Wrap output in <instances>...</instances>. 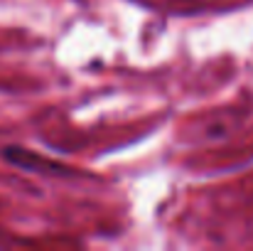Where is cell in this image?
I'll list each match as a JSON object with an SVG mask.
<instances>
[{"label": "cell", "mask_w": 253, "mask_h": 251, "mask_svg": "<svg viewBox=\"0 0 253 251\" xmlns=\"http://www.w3.org/2000/svg\"><path fill=\"white\" fill-rule=\"evenodd\" d=\"M2 158L15 167H25V170H42L47 175H67V167L54 163V160H47V158H40L37 153L32 151H25V148H17V146H10L2 151Z\"/></svg>", "instance_id": "cell-1"}]
</instances>
